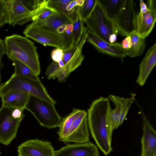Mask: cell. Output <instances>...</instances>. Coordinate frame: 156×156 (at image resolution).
<instances>
[{"instance_id":"cell-26","label":"cell","mask_w":156,"mask_h":156,"mask_svg":"<svg viewBox=\"0 0 156 156\" xmlns=\"http://www.w3.org/2000/svg\"><path fill=\"white\" fill-rule=\"evenodd\" d=\"M12 62L14 67L15 74L32 80L40 81L38 76L26 65L18 60Z\"/></svg>"},{"instance_id":"cell-28","label":"cell","mask_w":156,"mask_h":156,"mask_svg":"<svg viewBox=\"0 0 156 156\" xmlns=\"http://www.w3.org/2000/svg\"><path fill=\"white\" fill-rule=\"evenodd\" d=\"M97 2V0H85L83 5L80 7L79 14L83 21L90 15Z\"/></svg>"},{"instance_id":"cell-37","label":"cell","mask_w":156,"mask_h":156,"mask_svg":"<svg viewBox=\"0 0 156 156\" xmlns=\"http://www.w3.org/2000/svg\"><path fill=\"white\" fill-rule=\"evenodd\" d=\"M117 35L115 34H111L108 38V42L110 43H113L115 42L117 40Z\"/></svg>"},{"instance_id":"cell-36","label":"cell","mask_w":156,"mask_h":156,"mask_svg":"<svg viewBox=\"0 0 156 156\" xmlns=\"http://www.w3.org/2000/svg\"><path fill=\"white\" fill-rule=\"evenodd\" d=\"M73 29V25L70 23H68L65 25L64 32L67 36L71 37Z\"/></svg>"},{"instance_id":"cell-27","label":"cell","mask_w":156,"mask_h":156,"mask_svg":"<svg viewBox=\"0 0 156 156\" xmlns=\"http://www.w3.org/2000/svg\"><path fill=\"white\" fill-rule=\"evenodd\" d=\"M82 110L73 108L72 112L64 118H63L58 132L60 140L66 134L73 121L81 112Z\"/></svg>"},{"instance_id":"cell-24","label":"cell","mask_w":156,"mask_h":156,"mask_svg":"<svg viewBox=\"0 0 156 156\" xmlns=\"http://www.w3.org/2000/svg\"><path fill=\"white\" fill-rule=\"evenodd\" d=\"M45 75L49 80L57 78L58 81L62 83L66 80L69 74L58 63L53 62L48 67Z\"/></svg>"},{"instance_id":"cell-33","label":"cell","mask_w":156,"mask_h":156,"mask_svg":"<svg viewBox=\"0 0 156 156\" xmlns=\"http://www.w3.org/2000/svg\"><path fill=\"white\" fill-rule=\"evenodd\" d=\"M6 46L5 41L0 38V87L2 84L1 69L3 66L2 62V57L4 54H6Z\"/></svg>"},{"instance_id":"cell-12","label":"cell","mask_w":156,"mask_h":156,"mask_svg":"<svg viewBox=\"0 0 156 156\" xmlns=\"http://www.w3.org/2000/svg\"><path fill=\"white\" fill-rule=\"evenodd\" d=\"M84 32L86 35V41L93 45L99 52L121 59L126 56L120 43L107 42L95 35L87 27H84Z\"/></svg>"},{"instance_id":"cell-2","label":"cell","mask_w":156,"mask_h":156,"mask_svg":"<svg viewBox=\"0 0 156 156\" xmlns=\"http://www.w3.org/2000/svg\"><path fill=\"white\" fill-rule=\"evenodd\" d=\"M5 41L6 54L12 61H19L29 67L37 75L41 69L37 48L27 37L15 34L7 36Z\"/></svg>"},{"instance_id":"cell-13","label":"cell","mask_w":156,"mask_h":156,"mask_svg":"<svg viewBox=\"0 0 156 156\" xmlns=\"http://www.w3.org/2000/svg\"><path fill=\"white\" fill-rule=\"evenodd\" d=\"M18 156H55L51 143L38 139L27 140L18 147Z\"/></svg>"},{"instance_id":"cell-21","label":"cell","mask_w":156,"mask_h":156,"mask_svg":"<svg viewBox=\"0 0 156 156\" xmlns=\"http://www.w3.org/2000/svg\"><path fill=\"white\" fill-rule=\"evenodd\" d=\"M129 35L131 37L132 44L130 48L125 51L126 55L133 58L141 55L145 47V39L140 36L136 31Z\"/></svg>"},{"instance_id":"cell-30","label":"cell","mask_w":156,"mask_h":156,"mask_svg":"<svg viewBox=\"0 0 156 156\" xmlns=\"http://www.w3.org/2000/svg\"><path fill=\"white\" fill-rule=\"evenodd\" d=\"M7 23L5 0H0V27Z\"/></svg>"},{"instance_id":"cell-38","label":"cell","mask_w":156,"mask_h":156,"mask_svg":"<svg viewBox=\"0 0 156 156\" xmlns=\"http://www.w3.org/2000/svg\"><path fill=\"white\" fill-rule=\"evenodd\" d=\"M66 25H62L59 27L57 30V32L59 34H63L64 33Z\"/></svg>"},{"instance_id":"cell-3","label":"cell","mask_w":156,"mask_h":156,"mask_svg":"<svg viewBox=\"0 0 156 156\" xmlns=\"http://www.w3.org/2000/svg\"><path fill=\"white\" fill-rule=\"evenodd\" d=\"M18 91L28 94L55 105L56 101L48 93L41 81L24 77L14 73L0 87V97L10 91Z\"/></svg>"},{"instance_id":"cell-29","label":"cell","mask_w":156,"mask_h":156,"mask_svg":"<svg viewBox=\"0 0 156 156\" xmlns=\"http://www.w3.org/2000/svg\"><path fill=\"white\" fill-rule=\"evenodd\" d=\"M77 48L70 46L66 49L63 50L62 60L64 65L67 63L71 59L75 53Z\"/></svg>"},{"instance_id":"cell-15","label":"cell","mask_w":156,"mask_h":156,"mask_svg":"<svg viewBox=\"0 0 156 156\" xmlns=\"http://www.w3.org/2000/svg\"><path fill=\"white\" fill-rule=\"evenodd\" d=\"M55 156H99V152L96 146L89 141L68 144L55 151Z\"/></svg>"},{"instance_id":"cell-19","label":"cell","mask_w":156,"mask_h":156,"mask_svg":"<svg viewBox=\"0 0 156 156\" xmlns=\"http://www.w3.org/2000/svg\"><path fill=\"white\" fill-rule=\"evenodd\" d=\"M37 1L31 20H36L41 24L50 16L57 12L48 5V0Z\"/></svg>"},{"instance_id":"cell-16","label":"cell","mask_w":156,"mask_h":156,"mask_svg":"<svg viewBox=\"0 0 156 156\" xmlns=\"http://www.w3.org/2000/svg\"><path fill=\"white\" fill-rule=\"evenodd\" d=\"M156 64V43L147 50L139 65V73L136 82L140 86H143Z\"/></svg>"},{"instance_id":"cell-22","label":"cell","mask_w":156,"mask_h":156,"mask_svg":"<svg viewBox=\"0 0 156 156\" xmlns=\"http://www.w3.org/2000/svg\"><path fill=\"white\" fill-rule=\"evenodd\" d=\"M80 7H77V14L75 19L72 23L73 29L71 34V44L69 46L77 48L80 42L83 34L84 27V21L79 14Z\"/></svg>"},{"instance_id":"cell-39","label":"cell","mask_w":156,"mask_h":156,"mask_svg":"<svg viewBox=\"0 0 156 156\" xmlns=\"http://www.w3.org/2000/svg\"><path fill=\"white\" fill-rule=\"evenodd\" d=\"M1 152H0V154H1Z\"/></svg>"},{"instance_id":"cell-9","label":"cell","mask_w":156,"mask_h":156,"mask_svg":"<svg viewBox=\"0 0 156 156\" xmlns=\"http://www.w3.org/2000/svg\"><path fill=\"white\" fill-rule=\"evenodd\" d=\"M137 15L134 9L133 1L125 0L122 7L114 20L119 34L126 37L136 31Z\"/></svg>"},{"instance_id":"cell-1","label":"cell","mask_w":156,"mask_h":156,"mask_svg":"<svg viewBox=\"0 0 156 156\" xmlns=\"http://www.w3.org/2000/svg\"><path fill=\"white\" fill-rule=\"evenodd\" d=\"M109 99L100 97L92 102L87 110V121L92 136L98 147L105 155L112 150L113 131L110 122Z\"/></svg>"},{"instance_id":"cell-20","label":"cell","mask_w":156,"mask_h":156,"mask_svg":"<svg viewBox=\"0 0 156 156\" xmlns=\"http://www.w3.org/2000/svg\"><path fill=\"white\" fill-rule=\"evenodd\" d=\"M71 0H48V5L62 15L72 23L76 17L77 7L73 10L68 12L66 9Z\"/></svg>"},{"instance_id":"cell-5","label":"cell","mask_w":156,"mask_h":156,"mask_svg":"<svg viewBox=\"0 0 156 156\" xmlns=\"http://www.w3.org/2000/svg\"><path fill=\"white\" fill-rule=\"evenodd\" d=\"M55 105L30 95L25 107L34 116L40 125L48 129L59 127L63 118L56 110Z\"/></svg>"},{"instance_id":"cell-35","label":"cell","mask_w":156,"mask_h":156,"mask_svg":"<svg viewBox=\"0 0 156 156\" xmlns=\"http://www.w3.org/2000/svg\"><path fill=\"white\" fill-rule=\"evenodd\" d=\"M121 44L125 51L129 49L132 45V42L129 35L126 37L122 41Z\"/></svg>"},{"instance_id":"cell-31","label":"cell","mask_w":156,"mask_h":156,"mask_svg":"<svg viewBox=\"0 0 156 156\" xmlns=\"http://www.w3.org/2000/svg\"><path fill=\"white\" fill-rule=\"evenodd\" d=\"M135 100L134 96H132V97L130 98L129 100L125 105L120 116L119 122V126L122 123L127 114L130 107Z\"/></svg>"},{"instance_id":"cell-23","label":"cell","mask_w":156,"mask_h":156,"mask_svg":"<svg viewBox=\"0 0 156 156\" xmlns=\"http://www.w3.org/2000/svg\"><path fill=\"white\" fill-rule=\"evenodd\" d=\"M107 16L114 21L125 0H98Z\"/></svg>"},{"instance_id":"cell-17","label":"cell","mask_w":156,"mask_h":156,"mask_svg":"<svg viewBox=\"0 0 156 156\" xmlns=\"http://www.w3.org/2000/svg\"><path fill=\"white\" fill-rule=\"evenodd\" d=\"M30 96L29 94L22 92L9 91L1 97L2 106L25 109Z\"/></svg>"},{"instance_id":"cell-8","label":"cell","mask_w":156,"mask_h":156,"mask_svg":"<svg viewBox=\"0 0 156 156\" xmlns=\"http://www.w3.org/2000/svg\"><path fill=\"white\" fill-rule=\"evenodd\" d=\"M13 108L2 106L0 108V143L8 145L16 138L23 119L12 115Z\"/></svg>"},{"instance_id":"cell-18","label":"cell","mask_w":156,"mask_h":156,"mask_svg":"<svg viewBox=\"0 0 156 156\" xmlns=\"http://www.w3.org/2000/svg\"><path fill=\"white\" fill-rule=\"evenodd\" d=\"M108 98L113 103L115 108L110 109V122L112 129L113 130L119 126L121 114L130 98H124L113 95H109Z\"/></svg>"},{"instance_id":"cell-34","label":"cell","mask_w":156,"mask_h":156,"mask_svg":"<svg viewBox=\"0 0 156 156\" xmlns=\"http://www.w3.org/2000/svg\"><path fill=\"white\" fill-rule=\"evenodd\" d=\"M85 0H72L67 5L66 10L70 12L73 10L77 6H81L83 4Z\"/></svg>"},{"instance_id":"cell-25","label":"cell","mask_w":156,"mask_h":156,"mask_svg":"<svg viewBox=\"0 0 156 156\" xmlns=\"http://www.w3.org/2000/svg\"><path fill=\"white\" fill-rule=\"evenodd\" d=\"M69 23L70 22L67 18L57 12L50 16L42 23L40 24L52 31L57 32V30L59 27Z\"/></svg>"},{"instance_id":"cell-14","label":"cell","mask_w":156,"mask_h":156,"mask_svg":"<svg viewBox=\"0 0 156 156\" xmlns=\"http://www.w3.org/2000/svg\"><path fill=\"white\" fill-rule=\"evenodd\" d=\"M143 121L141 156H156V132L140 108Z\"/></svg>"},{"instance_id":"cell-6","label":"cell","mask_w":156,"mask_h":156,"mask_svg":"<svg viewBox=\"0 0 156 156\" xmlns=\"http://www.w3.org/2000/svg\"><path fill=\"white\" fill-rule=\"evenodd\" d=\"M84 22L92 33L107 42L111 34H119L114 21L107 16L98 0L90 14Z\"/></svg>"},{"instance_id":"cell-7","label":"cell","mask_w":156,"mask_h":156,"mask_svg":"<svg viewBox=\"0 0 156 156\" xmlns=\"http://www.w3.org/2000/svg\"><path fill=\"white\" fill-rule=\"evenodd\" d=\"M140 10L137 15L136 31L145 39L153 29L156 20V1L148 0L147 4L140 1Z\"/></svg>"},{"instance_id":"cell-32","label":"cell","mask_w":156,"mask_h":156,"mask_svg":"<svg viewBox=\"0 0 156 156\" xmlns=\"http://www.w3.org/2000/svg\"><path fill=\"white\" fill-rule=\"evenodd\" d=\"M51 55L53 62L58 63L62 60L63 50L59 48H56L52 51Z\"/></svg>"},{"instance_id":"cell-10","label":"cell","mask_w":156,"mask_h":156,"mask_svg":"<svg viewBox=\"0 0 156 156\" xmlns=\"http://www.w3.org/2000/svg\"><path fill=\"white\" fill-rule=\"evenodd\" d=\"M60 140L64 143L83 144L89 141L87 113L82 110Z\"/></svg>"},{"instance_id":"cell-4","label":"cell","mask_w":156,"mask_h":156,"mask_svg":"<svg viewBox=\"0 0 156 156\" xmlns=\"http://www.w3.org/2000/svg\"><path fill=\"white\" fill-rule=\"evenodd\" d=\"M26 37L30 38L44 46H48L65 50L71 44V37L64 32L59 34L46 27L34 20L23 31Z\"/></svg>"},{"instance_id":"cell-11","label":"cell","mask_w":156,"mask_h":156,"mask_svg":"<svg viewBox=\"0 0 156 156\" xmlns=\"http://www.w3.org/2000/svg\"><path fill=\"white\" fill-rule=\"evenodd\" d=\"M5 3L7 23L14 26L31 20L34 11L27 8L21 0H5Z\"/></svg>"}]
</instances>
